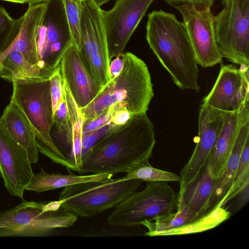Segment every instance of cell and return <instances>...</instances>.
I'll use <instances>...</instances> for the list:
<instances>
[{"label": "cell", "instance_id": "cell-9", "mask_svg": "<svg viewBox=\"0 0 249 249\" xmlns=\"http://www.w3.org/2000/svg\"><path fill=\"white\" fill-rule=\"evenodd\" d=\"M46 202L24 201L14 208L0 212V234H42L71 226L76 214L62 205L55 211H47Z\"/></svg>", "mask_w": 249, "mask_h": 249}, {"label": "cell", "instance_id": "cell-20", "mask_svg": "<svg viewBox=\"0 0 249 249\" xmlns=\"http://www.w3.org/2000/svg\"><path fill=\"white\" fill-rule=\"evenodd\" d=\"M0 122L11 137L26 150L32 163L38 160L36 137L27 119L12 101L4 109Z\"/></svg>", "mask_w": 249, "mask_h": 249}, {"label": "cell", "instance_id": "cell-11", "mask_svg": "<svg viewBox=\"0 0 249 249\" xmlns=\"http://www.w3.org/2000/svg\"><path fill=\"white\" fill-rule=\"evenodd\" d=\"M181 14L198 64L203 67L222 62L214 26V16L210 7L183 4L174 6Z\"/></svg>", "mask_w": 249, "mask_h": 249}, {"label": "cell", "instance_id": "cell-25", "mask_svg": "<svg viewBox=\"0 0 249 249\" xmlns=\"http://www.w3.org/2000/svg\"><path fill=\"white\" fill-rule=\"evenodd\" d=\"M177 211L159 216L151 221H144L141 225L148 231L145 235L159 236L165 231L181 227L199 217L192 212L183 202L177 197Z\"/></svg>", "mask_w": 249, "mask_h": 249}, {"label": "cell", "instance_id": "cell-5", "mask_svg": "<svg viewBox=\"0 0 249 249\" xmlns=\"http://www.w3.org/2000/svg\"><path fill=\"white\" fill-rule=\"evenodd\" d=\"M143 181L123 180L122 178L92 181L64 188L59 199L62 205L77 216L91 217L116 206L136 191Z\"/></svg>", "mask_w": 249, "mask_h": 249}, {"label": "cell", "instance_id": "cell-6", "mask_svg": "<svg viewBox=\"0 0 249 249\" xmlns=\"http://www.w3.org/2000/svg\"><path fill=\"white\" fill-rule=\"evenodd\" d=\"M145 188L133 192L115 207L107 219L115 226H134L174 212L177 195L166 181H147Z\"/></svg>", "mask_w": 249, "mask_h": 249}, {"label": "cell", "instance_id": "cell-15", "mask_svg": "<svg viewBox=\"0 0 249 249\" xmlns=\"http://www.w3.org/2000/svg\"><path fill=\"white\" fill-rule=\"evenodd\" d=\"M226 113L202 104L198 116V140L180 172L181 185L193 181L206 165L223 127Z\"/></svg>", "mask_w": 249, "mask_h": 249}, {"label": "cell", "instance_id": "cell-28", "mask_svg": "<svg viewBox=\"0 0 249 249\" xmlns=\"http://www.w3.org/2000/svg\"><path fill=\"white\" fill-rule=\"evenodd\" d=\"M249 185V138L244 145L237 169L234 174L231 187L221 201L223 207Z\"/></svg>", "mask_w": 249, "mask_h": 249}, {"label": "cell", "instance_id": "cell-1", "mask_svg": "<svg viewBox=\"0 0 249 249\" xmlns=\"http://www.w3.org/2000/svg\"><path fill=\"white\" fill-rule=\"evenodd\" d=\"M156 143L154 125L146 114L132 116L99 140L83 157L81 174L125 172L149 159Z\"/></svg>", "mask_w": 249, "mask_h": 249}, {"label": "cell", "instance_id": "cell-38", "mask_svg": "<svg viewBox=\"0 0 249 249\" xmlns=\"http://www.w3.org/2000/svg\"><path fill=\"white\" fill-rule=\"evenodd\" d=\"M239 194H241L239 197V206L242 208L248 202L249 200V185L247 186Z\"/></svg>", "mask_w": 249, "mask_h": 249}, {"label": "cell", "instance_id": "cell-18", "mask_svg": "<svg viewBox=\"0 0 249 249\" xmlns=\"http://www.w3.org/2000/svg\"><path fill=\"white\" fill-rule=\"evenodd\" d=\"M46 7V1L30 4L22 17L18 35L11 44L0 54V62L11 52L20 53L26 60L39 64L37 48V36L39 25Z\"/></svg>", "mask_w": 249, "mask_h": 249}, {"label": "cell", "instance_id": "cell-30", "mask_svg": "<svg viewBox=\"0 0 249 249\" xmlns=\"http://www.w3.org/2000/svg\"><path fill=\"white\" fill-rule=\"evenodd\" d=\"M70 29L72 42L78 48L80 24L84 0H62Z\"/></svg>", "mask_w": 249, "mask_h": 249}, {"label": "cell", "instance_id": "cell-40", "mask_svg": "<svg viewBox=\"0 0 249 249\" xmlns=\"http://www.w3.org/2000/svg\"><path fill=\"white\" fill-rule=\"evenodd\" d=\"M27 0V3H28V4L30 5V4L40 3L41 2H45V1H47L48 0Z\"/></svg>", "mask_w": 249, "mask_h": 249}, {"label": "cell", "instance_id": "cell-35", "mask_svg": "<svg viewBox=\"0 0 249 249\" xmlns=\"http://www.w3.org/2000/svg\"><path fill=\"white\" fill-rule=\"evenodd\" d=\"M110 107L112 108L111 123L115 125L120 126L125 124L132 116L124 107L115 105Z\"/></svg>", "mask_w": 249, "mask_h": 249}, {"label": "cell", "instance_id": "cell-8", "mask_svg": "<svg viewBox=\"0 0 249 249\" xmlns=\"http://www.w3.org/2000/svg\"><path fill=\"white\" fill-rule=\"evenodd\" d=\"M102 9L92 0H84L78 50L86 69L102 87L110 80L109 56Z\"/></svg>", "mask_w": 249, "mask_h": 249}, {"label": "cell", "instance_id": "cell-22", "mask_svg": "<svg viewBox=\"0 0 249 249\" xmlns=\"http://www.w3.org/2000/svg\"><path fill=\"white\" fill-rule=\"evenodd\" d=\"M249 138V118L241 125L231 153L222 176L217 179L210 204V210L220 204L229 190L237 169L244 145Z\"/></svg>", "mask_w": 249, "mask_h": 249}, {"label": "cell", "instance_id": "cell-24", "mask_svg": "<svg viewBox=\"0 0 249 249\" xmlns=\"http://www.w3.org/2000/svg\"><path fill=\"white\" fill-rule=\"evenodd\" d=\"M0 77L13 82L16 80H34L49 79L53 72L25 59L17 51L9 53L1 61Z\"/></svg>", "mask_w": 249, "mask_h": 249}, {"label": "cell", "instance_id": "cell-34", "mask_svg": "<svg viewBox=\"0 0 249 249\" xmlns=\"http://www.w3.org/2000/svg\"><path fill=\"white\" fill-rule=\"evenodd\" d=\"M112 108L110 107L107 112L90 120H84L83 133L89 132L101 128L111 123Z\"/></svg>", "mask_w": 249, "mask_h": 249}, {"label": "cell", "instance_id": "cell-27", "mask_svg": "<svg viewBox=\"0 0 249 249\" xmlns=\"http://www.w3.org/2000/svg\"><path fill=\"white\" fill-rule=\"evenodd\" d=\"M148 160H143L129 167L125 171L126 175L122 177L123 180L139 179L146 181H181L180 176L154 168L150 164Z\"/></svg>", "mask_w": 249, "mask_h": 249}, {"label": "cell", "instance_id": "cell-26", "mask_svg": "<svg viewBox=\"0 0 249 249\" xmlns=\"http://www.w3.org/2000/svg\"><path fill=\"white\" fill-rule=\"evenodd\" d=\"M230 215V212L223 207H215L190 222L163 232L159 236L182 235L204 231L218 226L229 219Z\"/></svg>", "mask_w": 249, "mask_h": 249}, {"label": "cell", "instance_id": "cell-36", "mask_svg": "<svg viewBox=\"0 0 249 249\" xmlns=\"http://www.w3.org/2000/svg\"><path fill=\"white\" fill-rule=\"evenodd\" d=\"M173 7L183 4L195 5L200 7H210L212 8L215 0H163Z\"/></svg>", "mask_w": 249, "mask_h": 249}, {"label": "cell", "instance_id": "cell-12", "mask_svg": "<svg viewBox=\"0 0 249 249\" xmlns=\"http://www.w3.org/2000/svg\"><path fill=\"white\" fill-rule=\"evenodd\" d=\"M154 0H117L114 6L102 10L109 56L122 55L132 34Z\"/></svg>", "mask_w": 249, "mask_h": 249}, {"label": "cell", "instance_id": "cell-7", "mask_svg": "<svg viewBox=\"0 0 249 249\" xmlns=\"http://www.w3.org/2000/svg\"><path fill=\"white\" fill-rule=\"evenodd\" d=\"M223 8L214 16L217 46L223 57L249 66V0H221Z\"/></svg>", "mask_w": 249, "mask_h": 249}, {"label": "cell", "instance_id": "cell-32", "mask_svg": "<svg viewBox=\"0 0 249 249\" xmlns=\"http://www.w3.org/2000/svg\"><path fill=\"white\" fill-rule=\"evenodd\" d=\"M111 123L94 131L83 133L82 140L83 156L88 152L99 140L115 128Z\"/></svg>", "mask_w": 249, "mask_h": 249}, {"label": "cell", "instance_id": "cell-39", "mask_svg": "<svg viewBox=\"0 0 249 249\" xmlns=\"http://www.w3.org/2000/svg\"><path fill=\"white\" fill-rule=\"evenodd\" d=\"M93 2L98 6L101 7L105 3L108 2L109 0H92Z\"/></svg>", "mask_w": 249, "mask_h": 249}, {"label": "cell", "instance_id": "cell-17", "mask_svg": "<svg viewBox=\"0 0 249 249\" xmlns=\"http://www.w3.org/2000/svg\"><path fill=\"white\" fill-rule=\"evenodd\" d=\"M63 93L68 108L69 130L63 136L52 139L54 144L69 162L71 170L78 172L82 166V140L84 118L66 82Z\"/></svg>", "mask_w": 249, "mask_h": 249}, {"label": "cell", "instance_id": "cell-10", "mask_svg": "<svg viewBox=\"0 0 249 249\" xmlns=\"http://www.w3.org/2000/svg\"><path fill=\"white\" fill-rule=\"evenodd\" d=\"M71 42L70 29L62 0H48L36 40L39 66L53 72Z\"/></svg>", "mask_w": 249, "mask_h": 249}, {"label": "cell", "instance_id": "cell-13", "mask_svg": "<svg viewBox=\"0 0 249 249\" xmlns=\"http://www.w3.org/2000/svg\"><path fill=\"white\" fill-rule=\"evenodd\" d=\"M249 68L221 65L216 80L202 104L225 113L240 111L249 105Z\"/></svg>", "mask_w": 249, "mask_h": 249}, {"label": "cell", "instance_id": "cell-21", "mask_svg": "<svg viewBox=\"0 0 249 249\" xmlns=\"http://www.w3.org/2000/svg\"><path fill=\"white\" fill-rule=\"evenodd\" d=\"M217 180L211 176L206 164L193 181L185 185H180L177 197L200 216L210 209Z\"/></svg>", "mask_w": 249, "mask_h": 249}, {"label": "cell", "instance_id": "cell-14", "mask_svg": "<svg viewBox=\"0 0 249 249\" xmlns=\"http://www.w3.org/2000/svg\"><path fill=\"white\" fill-rule=\"evenodd\" d=\"M25 149L16 142L0 122V177L12 196L21 198L34 176Z\"/></svg>", "mask_w": 249, "mask_h": 249}, {"label": "cell", "instance_id": "cell-29", "mask_svg": "<svg viewBox=\"0 0 249 249\" xmlns=\"http://www.w3.org/2000/svg\"><path fill=\"white\" fill-rule=\"evenodd\" d=\"M22 17L15 19L0 6V54L13 42L19 31Z\"/></svg>", "mask_w": 249, "mask_h": 249}, {"label": "cell", "instance_id": "cell-2", "mask_svg": "<svg viewBox=\"0 0 249 249\" xmlns=\"http://www.w3.org/2000/svg\"><path fill=\"white\" fill-rule=\"evenodd\" d=\"M146 38L154 53L181 89L199 91L198 63L186 28L162 10L148 15Z\"/></svg>", "mask_w": 249, "mask_h": 249}, {"label": "cell", "instance_id": "cell-42", "mask_svg": "<svg viewBox=\"0 0 249 249\" xmlns=\"http://www.w3.org/2000/svg\"><path fill=\"white\" fill-rule=\"evenodd\" d=\"M2 68V65H1V63L0 62V71L1 70Z\"/></svg>", "mask_w": 249, "mask_h": 249}, {"label": "cell", "instance_id": "cell-19", "mask_svg": "<svg viewBox=\"0 0 249 249\" xmlns=\"http://www.w3.org/2000/svg\"><path fill=\"white\" fill-rule=\"evenodd\" d=\"M249 106L235 113H226L223 127L206 165L211 176L218 179L222 175L231 153L239 129L249 118Z\"/></svg>", "mask_w": 249, "mask_h": 249}, {"label": "cell", "instance_id": "cell-31", "mask_svg": "<svg viewBox=\"0 0 249 249\" xmlns=\"http://www.w3.org/2000/svg\"><path fill=\"white\" fill-rule=\"evenodd\" d=\"M50 94L53 111L54 114L64 96L63 82L59 66L54 71L49 78Z\"/></svg>", "mask_w": 249, "mask_h": 249}, {"label": "cell", "instance_id": "cell-33", "mask_svg": "<svg viewBox=\"0 0 249 249\" xmlns=\"http://www.w3.org/2000/svg\"><path fill=\"white\" fill-rule=\"evenodd\" d=\"M53 120V124L56 127L57 138L63 136L69 130L68 108L64 95L54 114Z\"/></svg>", "mask_w": 249, "mask_h": 249}, {"label": "cell", "instance_id": "cell-23", "mask_svg": "<svg viewBox=\"0 0 249 249\" xmlns=\"http://www.w3.org/2000/svg\"><path fill=\"white\" fill-rule=\"evenodd\" d=\"M69 174H48L42 168L39 172L34 174L25 190L37 193L89 181H106L111 179L113 175L106 173L92 174L89 175H76L70 170Z\"/></svg>", "mask_w": 249, "mask_h": 249}, {"label": "cell", "instance_id": "cell-16", "mask_svg": "<svg viewBox=\"0 0 249 249\" xmlns=\"http://www.w3.org/2000/svg\"><path fill=\"white\" fill-rule=\"evenodd\" d=\"M59 67L63 80L80 108L85 107L93 101L103 87L88 71L78 48L72 42L63 54Z\"/></svg>", "mask_w": 249, "mask_h": 249}, {"label": "cell", "instance_id": "cell-4", "mask_svg": "<svg viewBox=\"0 0 249 249\" xmlns=\"http://www.w3.org/2000/svg\"><path fill=\"white\" fill-rule=\"evenodd\" d=\"M11 100L25 116L36 137L38 152L53 162L71 167L54 144L51 130L54 123L49 79L12 82Z\"/></svg>", "mask_w": 249, "mask_h": 249}, {"label": "cell", "instance_id": "cell-37", "mask_svg": "<svg viewBox=\"0 0 249 249\" xmlns=\"http://www.w3.org/2000/svg\"><path fill=\"white\" fill-rule=\"evenodd\" d=\"M124 63L122 54L115 57L110 61L109 72L110 80L116 77L122 71Z\"/></svg>", "mask_w": 249, "mask_h": 249}, {"label": "cell", "instance_id": "cell-41", "mask_svg": "<svg viewBox=\"0 0 249 249\" xmlns=\"http://www.w3.org/2000/svg\"><path fill=\"white\" fill-rule=\"evenodd\" d=\"M0 0L6 1H8V2H13V3H17L23 4L25 3H27L26 0Z\"/></svg>", "mask_w": 249, "mask_h": 249}, {"label": "cell", "instance_id": "cell-3", "mask_svg": "<svg viewBox=\"0 0 249 249\" xmlns=\"http://www.w3.org/2000/svg\"><path fill=\"white\" fill-rule=\"evenodd\" d=\"M122 55L124 63L120 73L103 87L88 106L80 108L84 120L99 116L113 105L125 108L131 116L146 114L154 96L148 68L131 53Z\"/></svg>", "mask_w": 249, "mask_h": 249}]
</instances>
